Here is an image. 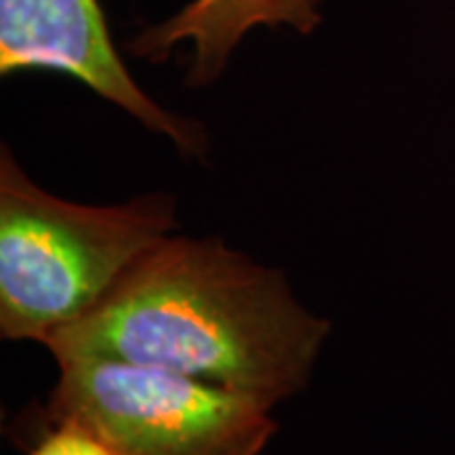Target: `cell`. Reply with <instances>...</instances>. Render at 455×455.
<instances>
[{
    "label": "cell",
    "mask_w": 455,
    "mask_h": 455,
    "mask_svg": "<svg viewBox=\"0 0 455 455\" xmlns=\"http://www.w3.org/2000/svg\"><path fill=\"white\" fill-rule=\"evenodd\" d=\"M324 0H190L175 16L147 26L130 51L147 61H163L172 49L190 44V86L215 82L233 51L253 28H291L309 36L322 26Z\"/></svg>",
    "instance_id": "obj_5"
},
{
    "label": "cell",
    "mask_w": 455,
    "mask_h": 455,
    "mask_svg": "<svg viewBox=\"0 0 455 455\" xmlns=\"http://www.w3.org/2000/svg\"><path fill=\"white\" fill-rule=\"evenodd\" d=\"M18 71L74 76L182 152L200 155L205 147L197 124L164 112L132 79L99 0H0V74Z\"/></svg>",
    "instance_id": "obj_4"
},
{
    "label": "cell",
    "mask_w": 455,
    "mask_h": 455,
    "mask_svg": "<svg viewBox=\"0 0 455 455\" xmlns=\"http://www.w3.org/2000/svg\"><path fill=\"white\" fill-rule=\"evenodd\" d=\"M31 455H114L104 440L74 420H51L44 438L33 445Z\"/></svg>",
    "instance_id": "obj_6"
},
{
    "label": "cell",
    "mask_w": 455,
    "mask_h": 455,
    "mask_svg": "<svg viewBox=\"0 0 455 455\" xmlns=\"http://www.w3.org/2000/svg\"><path fill=\"white\" fill-rule=\"evenodd\" d=\"M51 420H74L114 455H260L274 407L193 377L107 357L59 359Z\"/></svg>",
    "instance_id": "obj_3"
},
{
    "label": "cell",
    "mask_w": 455,
    "mask_h": 455,
    "mask_svg": "<svg viewBox=\"0 0 455 455\" xmlns=\"http://www.w3.org/2000/svg\"><path fill=\"white\" fill-rule=\"evenodd\" d=\"M175 230V200L79 205L0 155V334L44 341L79 322Z\"/></svg>",
    "instance_id": "obj_2"
},
{
    "label": "cell",
    "mask_w": 455,
    "mask_h": 455,
    "mask_svg": "<svg viewBox=\"0 0 455 455\" xmlns=\"http://www.w3.org/2000/svg\"><path fill=\"white\" fill-rule=\"evenodd\" d=\"M329 322L304 309L283 274L218 238H167L89 314L44 347L185 374L276 407L307 387Z\"/></svg>",
    "instance_id": "obj_1"
}]
</instances>
